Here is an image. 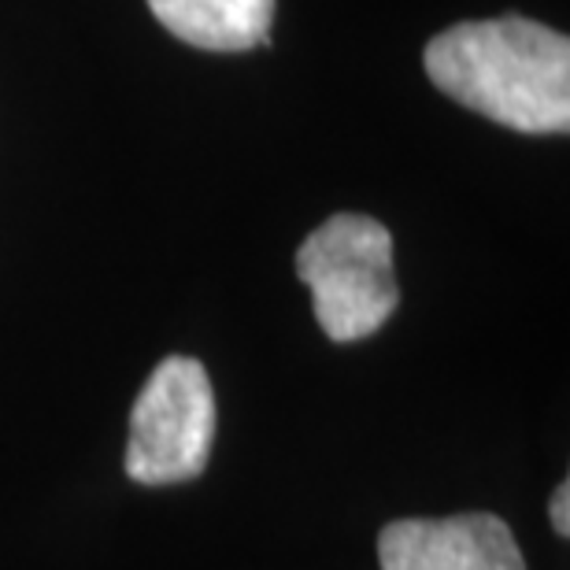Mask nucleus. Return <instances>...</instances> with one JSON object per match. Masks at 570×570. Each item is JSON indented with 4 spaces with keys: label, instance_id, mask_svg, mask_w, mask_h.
<instances>
[{
    "label": "nucleus",
    "instance_id": "39448f33",
    "mask_svg": "<svg viewBox=\"0 0 570 570\" xmlns=\"http://www.w3.org/2000/svg\"><path fill=\"white\" fill-rule=\"evenodd\" d=\"M153 16L178 41L204 52H245L271 45L275 0H148Z\"/></svg>",
    "mask_w": 570,
    "mask_h": 570
},
{
    "label": "nucleus",
    "instance_id": "f257e3e1",
    "mask_svg": "<svg viewBox=\"0 0 570 570\" xmlns=\"http://www.w3.org/2000/svg\"><path fill=\"white\" fill-rule=\"evenodd\" d=\"M444 97L522 134L570 130V41L522 16L455 22L426 45Z\"/></svg>",
    "mask_w": 570,
    "mask_h": 570
},
{
    "label": "nucleus",
    "instance_id": "f03ea898",
    "mask_svg": "<svg viewBox=\"0 0 570 570\" xmlns=\"http://www.w3.org/2000/svg\"><path fill=\"white\" fill-rule=\"evenodd\" d=\"M296 278L312 289V307L330 341H360L385 326L401 304L393 275V237L371 215L341 212L296 253Z\"/></svg>",
    "mask_w": 570,
    "mask_h": 570
},
{
    "label": "nucleus",
    "instance_id": "20e7f679",
    "mask_svg": "<svg viewBox=\"0 0 570 570\" xmlns=\"http://www.w3.org/2000/svg\"><path fill=\"white\" fill-rule=\"evenodd\" d=\"M382 570H527L515 533L489 511L401 519L379 533Z\"/></svg>",
    "mask_w": 570,
    "mask_h": 570
},
{
    "label": "nucleus",
    "instance_id": "7ed1b4c3",
    "mask_svg": "<svg viewBox=\"0 0 570 570\" xmlns=\"http://www.w3.org/2000/svg\"><path fill=\"white\" fill-rule=\"evenodd\" d=\"M215 393L200 360L167 356L148 374L130 412L127 474L141 485L189 482L208 466Z\"/></svg>",
    "mask_w": 570,
    "mask_h": 570
},
{
    "label": "nucleus",
    "instance_id": "423d86ee",
    "mask_svg": "<svg viewBox=\"0 0 570 570\" xmlns=\"http://www.w3.org/2000/svg\"><path fill=\"white\" fill-rule=\"evenodd\" d=\"M549 515H552L556 533H563V538H567V533H570V482H560V489H556Z\"/></svg>",
    "mask_w": 570,
    "mask_h": 570
}]
</instances>
